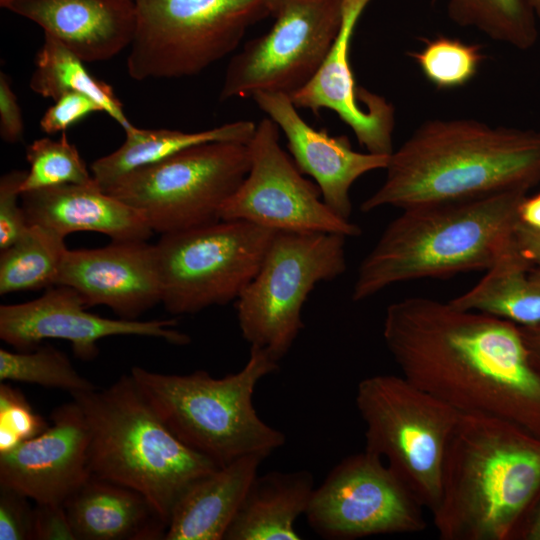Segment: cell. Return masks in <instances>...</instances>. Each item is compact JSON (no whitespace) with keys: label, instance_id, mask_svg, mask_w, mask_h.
<instances>
[{"label":"cell","instance_id":"16","mask_svg":"<svg viewBox=\"0 0 540 540\" xmlns=\"http://www.w3.org/2000/svg\"><path fill=\"white\" fill-rule=\"evenodd\" d=\"M51 425L0 454V485L37 504L64 502L90 477V429L80 406L56 407Z\"/></svg>","mask_w":540,"mask_h":540},{"label":"cell","instance_id":"36","mask_svg":"<svg viewBox=\"0 0 540 540\" xmlns=\"http://www.w3.org/2000/svg\"><path fill=\"white\" fill-rule=\"evenodd\" d=\"M99 111L102 112L101 107L90 97L77 92H68L56 99L45 111L40 120V127L49 135L65 132L90 113Z\"/></svg>","mask_w":540,"mask_h":540},{"label":"cell","instance_id":"35","mask_svg":"<svg viewBox=\"0 0 540 540\" xmlns=\"http://www.w3.org/2000/svg\"><path fill=\"white\" fill-rule=\"evenodd\" d=\"M19 491L0 485V540H31L34 508Z\"/></svg>","mask_w":540,"mask_h":540},{"label":"cell","instance_id":"31","mask_svg":"<svg viewBox=\"0 0 540 540\" xmlns=\"http://www.w3.org/2000/svg\"><path fill=\"white\" fill-rule=\"evenodd\" d=\"M29 170L21 185V194L34 190L67 185L91 184L93 176L66 133L59 139L34 140L26 149Z\"/></svg>","mask_w":540,"mask_h":540},{"label":"cell","instance_id":"43","mask_svg":"<svg viewBox=\"0 0 540 540\" xmlns=\"http://www.w3.org/2000/svg\"><path fill=\"white\" fill-rule=\"evenodd\" d=\"M534 14L540 19V0H527Z\"/></svg>","mask_w":540,"mask_h":540},{"label":"cell","instance_id":"37","mask_svg":"<svg viewBox=\"0 0 540 540\" xmlns=\"http://www.w3.org/2000/svg\"><path fill=\"white\" fill-rule=\"evenodd\" d=\"M32 539L75 540L63 505L36 503Z\"/></svg>","mask_w":540,"mask_h":540},{"label":"cell","instance_id":"28","mask_svg":"<svg viewBox=\"0 0 540 540\" xmlns=\"http://www.w3.org/2000/svg\"><path fill=\"white\" fill-rule=\"evenodd\" d=\"M65 237L45 226L32 224L0 254V294L50 288L57 283L67 251Z\"/></svg>","mask_w":540,"mask_h":540},{"label":"cell","instance_id":"12","mask_svg":"<svg viewBox=\"0 0 540 540\" xmlns=\"http://www.w3.org/2000/svg\"><path fill=\"white\" fill-rule=\"evenodd\" d=\"M275 22L227 65L219 100L302 89L325 60L340 28L342 0H281Z\"/></svg>","mask_w":540,"mask_h":540},{"label":"cell","instance_id":"17","mask_svg":"<svg viewBox=\"0 0 540 540\" xmlns=\"http://www.w3.org/2000/svg\"><path fill=\"white\" fill-rule=\"evenodd\" d=\"M371 0H342L338 34L314 77L290 96L299 109L318 115L328 109L351 128L367 152L390 156L395 110L385 98L357 86L350 65V46L357 22Z\"/></svg>","mask_w":540,"mask_h":540},{"label":"cell","instance_id":"19","mask_svg":"<svg viewBox=\"0 0 540 540\" xmlns=\"http://www.w3.org/2000/svg\"><path fill=\"white\" fill-rule=\"evenodd\" d=\"M252 99L284 133L292 160L303 174L314 179L324 202L350 220L352 185L368 172L385 169L389 156L355 151L346 136L314 129L288 95L261 92Z\"/></svg>","mask_w":540,"mask_h":540},{"label":"cell","instance_id":"5","mask_svg":"<svg viewBox=\"0 0 540 540\" xmlns=\"http://www.w3.org/2000/svg\"><path fill=\"white\" fill-rule=\"evenodd\" d=\"M71 396L90 429L91 474L142 494L167 525L190 486L220 467L178 439L131 374Z\"/></svg>","mask_w":540,"mask_h":540},{"label":"cell","instance_id":"25","mask_svg":"<svg viewBox=\"0 0 540 540\" xmlns=\"http://www.w3.org/2000/svg\"><path fill=\"white\" fill-rule=\"evenodd\" d=\"M256 125L249 120H239L198 132L133 126L124 131L125 140L118 149L92 163L91 174L105 191L127 173L192 146L219 141L248 144Z\"/></svg>","mask_w":540,"mask_h":540},{"label":"cell","instance_id":"9","mask_svg":"<svg viewBox=\"0 0 540 540\" xmlns=\"http://www.w3.org/2000/svg\"><path fill=\"white\" fill-rule=\"evenodd\" d=\"M347 237L326 232L276 231L252 281L235 301L250 347L279 362L301 330L303 306L315 288L346 270Z\"/></svg>","mask_w":540,"mask_h":540},{"label":"cell","instance_id":"14","mask_svg":"<svg viewBox=\"0 0 540 540\" xmlns=\"http://www.w3.org/2000/svg\"><path fill=\"white\" fill-rule=\"evenodd\" d=\"M279 131L268 117L256 125L247 144L249 171L222 206L220 218L275 231L360 235V227L337 215L324 202L316 183L303 176L281 147Z\"/></svg>","mask_w":540,"mask_h":540},{"label":"cell","instance_id":"38","mask_svg":"<svg viewBox=\"0 0 540 540\" xmlns=\"http://www.w3.org/2000/svg\"><path fill=\"white\" fill-rule=\"evenodd\" d=\"M24 123L18 99L7 75L0 73V135L7 143L21 140Z\"/></svg>","mask_w":540,"mask_h":540},{"label":"cell","instance_id":"3","mask_svg":"<svg viewBox=\"0 0 540 540\" xmlns=\"http://www.w3.org/2000/svg\"><path fill=\"white\" fill-rule=\"evenodd\" d=\"M540 498V438L460 413L448 440L433 523L441 540H516Z\"/></svg>","mask_w":540,"mask_h":540},{"label":"cell","instance_id":"21","mask_svg":"<svg viewBox=\"0 0 540 540\" xmlns=\"http://www.w3.org/2000/svg\"><path fill=\"white\" fill-rule=\"evenodd\" d=\"M28 223L50 228L62 236L97 232L111 241H147L153 234L133 207L91 184H67L21 194Z\"/></svg>","mask_w":540,"mask_h":540},{"label":"cell","instance_id":"1","mask_svg":"<svg viewBox=\"0 0 540 540\" xmlns=\"http://www.w3.org/2000/svg\"><path fill=\"white\" fill-rule=\"evenodd\" d=\"M383 339L417 387L460 413L496 417L540 438V372L517 324L409 297L387 307Z\"/></svg>","mask_w":540,"mask_h":540},{"label":"cell","instance_id":"20","mask_svg":"<svg viewBox=\"0 0 540 540\" xmlns=\"http://www.w3.org/2000/svg\"><path fill=\"white\" fill-rule=\"evenodd\" d=\"M0 5L61 41L84 62L106 61L129 47L133 0H0Z\"/></svg>","mask_w":540,"mask_h":540},{"label":"cell","instance_id":"7","mask_svg":"<svg viewBox=\"0 0 540 540\" xmlns=\"http://www.w3.org/2000/svg\"><path fill=\"white\" fill-rule=\"evenodd\" d=\"M127 71L137 81L197 75L232 53L272 0H133Z\"/></svg>","mask_w":540,"mask_h":540},{"label":"cell","instance_id":"33","mask_svg":"<svg viewBox=\"0 0 540 540\" xmlns=\"http://www.w3.org/2000/svg\"><path fill=\"white\" fill-rule=\"evenodd\" d=\"M43 417L33 411L20 390L0 385V454L48 428Z\"/></svg>","mask_w":540,"mask_h":540},{"label":"cell","instance_id":"26","mask_svg":"<svg viewBox=\"0 0 540 540\" xmlns=\"http://www.w3.org/2000/svg\"><path fill=\"white\" fill-rule=\"evenodd\" d=\"M486 271L475 286L449 302L520 326L540 324V278L517 244Z\"/></svg>","mask_w":540,"mask_h":540},{"label":"cell","instance_id":"39","mask_svg":"<svg viewBox=\"0 0 540 540\" xmlns=\"http://www.w3.org/2000/svg\"><path fill=\"white\" fill-rule=\"evenodd\" d=\"M515 236L521 253L532 265V272L540 278V229L520 220Z\"/></svg>","mask_w":540,"mask_h":540},{"label":"cell","instance_id":"30","mask_svg":"<svg viewBox=\"0 0 540 540\" xmlns=\"http://www.w3.org/2000/svg\"><path fill=\"white\" fill-rule=\"evenodd\" d=\"M0 381H15L58 388L70 394L96 389L77 372L69 358L52 346L35 351L11 352L0 349Z\"/></svg>","mask_w":540,"mask_h":540},{"label":"cell","instance_id":"34","mask_svg":"<svg viewBox=\"0 0 540 540\" xmlns=\"http://www.w3.org/2000/svg\"><path fill=\"white\" fill-rule=\"evenodd\" d=\"M26 174L24 170H12L0 179V250L12 245L30 226L18 203Z\"/></svg>","mask_w":540,"mask_h":540},{"label":"cell","instance_id":"15","mask_svg":"<svg viewBox=\"0 0 540 540\" xmlns=\"http://www.w3.org/2000/svg\"><path fill=\"white\" fill-rule=\"evenodd\" d=\"M72 287L54 285L31 301L0 306V338L19 351L36 348L45 339L71 343L74 355L91 361L99 354L98 341L111 336L159 338L174 345L190 343V337L174 329L175 319H110L88 312Z\"/></svg>","mask_w":540,"mask_h":540},{"label":"cell","instance_id":"23","mask_svg":"<svg viewBox=\"0 0 540 540\" xmlns=\"http://www.w3.org/2000/svg\"><path fill=\"white\" fill-rule=\"evenodd\" d=\"M263 459L238 458L193 483L175 506L164 539H224Z\"/></svg>","mask_w":540,"mask_h":540},{"label":"cell","instance_id":"18","mask_svg":"<svg viewBox=\"0 0 540 540\" xmlns=\"http://www.w3.org/2000/svg\"><path fill=\"white\" fill-rule=\"evenodd\" d=\"M56 285L75 289L87 308L104 305L119 318L137 320L161 302L156 247L147 241H111L67 249Z\"/></svg>","mask_w":540,"mask_h":540},{"label":"cell","instance_id":"6","mask_svg":"<svg viewBox=\"0 0 540 540\" xmlns=\"http://www.w3.org/2000/svg\"><path fill=\"white\" fill-rule=\"evenodd\" d=\"M278 363L265 350L250 347L244 367L222 378L204 370L177 375L139 366L130 374L178 439L224 466L248 455L266 458L284 445L285 435L264 422L253 405L258 382Z\"/></svg>","mask_w":540,"mask_h":540},{"label":"cell","instance_id":"8","mask_svg":"<svg viewBox=\"0 0 540 540\" xmlns=\"http://www.w3.org/2000/svg\"><path fill=\"white\" fill-rule=\"evenodd\" d=\"M355 403L365 424V450L381 457L432 514L439 503L443 459L460 412L404 376L362 379Z\"/></svg>","mask_w":540,"mask_h":540},{"label":"cell","instance_id":"24","mask_svg":"<svg viewBox=\"0 0 540 540\" xmlns=\"http://www.w3.org/2000/svg\"><path fill=\"white\" fill-rule=\"evenodd\" d=\"M314 489V478L308 470L257 474L224 539H301L295 522L305 515Z\"/></svg>","mask_w":540,"mask_h":540},{"label":"cell","instance_id":"13","mask_svg":"<svg viewBox=\"0 0 540 540\" xmlns=\"http://www.w3.org/2000/svg\"><path fill=\"white\" fill-rule=\"evenodd\" d=\"M422 505L384 460L367 450L346 456L314 489L305 512L329 540H353L426 529Z\"/></svg>","mask_w":540,"mask_h":540},{"label":"cell","instance_id":"29","mask_svg":"<svg viewBox=\"0 0 540 540\" xmlns=\"http://www.w3.org/2000/svg\"><path fill=\"white\" fill-rule=\"evenodd\" d=\"M450 18L493 40L526 50L538 39L536 15L527 0H449Z\"/></svg>","mask_w":540,"mask_h":540},{"label":"cell","instance_id":"32","mask_svg":"<svg viewBox=\"0 0 540 540\" xmlns=\"http://www.w3.org/2000/svg\"><path fill=\"white\" fill-rule=\"evenodd\" d=\"M410 55L429 82L441 89L469 82L483 60L480 46L445 36L427 40Z\"/></svg>","mask_w":540,"mask_h":540},{"label":"cell","instance_id":"42","mask_svg":"<svg viewBox=\"0 0 540 540\" xmlns=\"http://www.w3.org/2000/svg\"><path fill=\"white\" fill-rule=\"evenodd\" d=\"M520 219L522 222L540 229V193L523 200L520 206Z\"/></svg>","mask_w":540,"mask_h":540},{"label":"cell","instance_id":"41","mask_svg":"<svg viewBox=\"0 0 540 540\" xmlns=\"http://www.w3.org/2000/svg\"><path fill=\"white\" fill-rule=\"evenodd\" d=\"M516 540H540V498L521 526Z\"/></svg>","mask_w":540,"mask_h":540},{"label":"cell","instance_id":"2","mask_svg":"<svg viewBox=\"0 0 540 540\" xmlns=\"http://www.w3.org/2000/svg\"><path fill=\"white\" fill-rule=\"evenodd\" d=\"M385 169L382 185L362 202L363 212L528 192L540 182V131L430 120L392 152Z\"/></svg>","mask_w":540,"mask_h":540},{"label":"cell","instance_id":"22","mask_svg":"<svg viewBox=\"0 0 540 540\" xmlns=\"http://www.w3.org/2000/svg\"><path fill=\"white\" fill-rule=\"evenodd\" d=\"M63 506L77 540H158L168 527L142 494L93 474Z\"/></svg>","mask_w":540,"mask_h":540},{"label":"cell","instance_id":"27","mask_svg":"<svg viewBox=\"0 0 540 540\" xmlns=\"http://www.w3.org/2000/svg\"><path fill=\"white\" fill-rule=\"evenodd\" d=\"M35 69L29 81L31 90L54 101L68 92H77L93 99L124 131L134 125L127 119L122 103L112 87L96 79L84 61L61 41L44 33V40L34 59Z\"/></svg>","mask_w":540,"mask_h":540},{"label":"cell","instance_id":"40","mask_svg":"<svg viewBox=\"0 0 540 540\" xmlns=\"http://www.w3.org/2000/svg\"><path fill=\"white\" fill-rule=\"evenodd\" d=\"M518 329L531 363L540 372V324L518 325Z\"/></svg>","mask_w":540,"mask_h":540},{"label":"cell","instance_id":"4","mask_svg":"<svg viewBox=\"0 0 540 540\" xmlns=\"http://www.w3.org/2000/svg\"><path fill=\"white\" fill-rule=\"evenodd\" d=\"M524 191L402 210L361 261L352 300L400 282L488 270L516 246Z\"/></svg>","mask_w":540,"mask_h":540},{"label":"cell","instance_id":"44","mask_svg":"<svg viewBox=\"0 0 540 540\" xmlns=\"http://www.w3.org/2000/svg\"><path fill=\"white\" fill-rule=\"evenodd\" d=\"M273 1V5H274V11H275V8L277 6V4L281 1V0H272ZM274 14V13H273Z\"/></svg>","mask_w":540,"mask_h":540},{"label":"cell","instance_id":"11","mask_svg":"<svg viewBox=\"0 0 540 540\" xmlns=\"http://www.w3.org/2000/svg\"><path fill=\"white\" fill-rule=\"evenodd\" d=\"M276 231L243 220L162 234L155 244L161 303L172 315L236 301L257 274Z\"/></svg>","mask_w":540,"mask_h":540},{"label":"cell","instance_id":"10","mask_svg":"<svg viewBox=\"0 0 540 540\" xmlns=\"http://www.w3.org/2000/svg\"><path fill=\"white\" fill-rule=\"evenodd\" d=\"M249 168L247 144L209 142L137 168L105 191L162 235L220 220L222 206Z\"/></svg>","mask_w":540,"mask_h":540}]
</instances>
